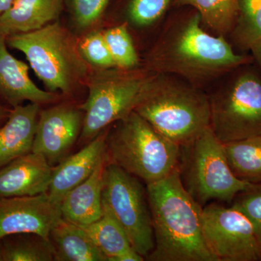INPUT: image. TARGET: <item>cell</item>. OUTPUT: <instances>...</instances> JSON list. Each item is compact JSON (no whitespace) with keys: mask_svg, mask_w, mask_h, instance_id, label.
Returning <instances> with one entry per match:
<instances>
[{"mask_svg":"<svg viewBox=\"0 0 261 261\" xmlns=\"http://www.w3.org/2000/svg\"><path fill=\"white\" fill-rule=\"evenodd\" d=\"M172 8L149 53L146 69L176 75L206 91L228 72L253 63L252 56L233 50L226 37L206 32L197 10Z\"/></svg>","mask_w":261,"mask_h":261,"instance_id":"obj_1","label":"cell"},{"mask_svg":"<svg viewBox=\"0 0 261 261\" xmlns=\"http://www.w3.org/2000/svg\"><path fill=\"white\" fill-rule=\"evenodd\" d=\"M153 226L151 261H218L202 231V207L187 191L178 168L146 185Z\"/></svg>","mask_w":261,"mask_h":261,"instance_id":"obj_2","label":"cell"},{"mask_svg":"<svg viewBox=\"0 0 261 261\" xmlns=\"http://www.w3.org/2000/svg\"><path fill=\"white\" fill-rule=\"evenodd\" d=\"M135 111L180 147L211 126L206 91L166 73H153Z\"/></svg>","mask_w":261,"mask_h":261,"instance_id":"obj_3","label":"cell"},{"mask_svg":"<svg viewBox=\"0 0 261 261\" xmlns=\"http://www.w3.org/2000/svg\"><path fill=\"white\" fill-rule=\"evenodd\" d=\"M116 123L106 137L107 163L116 165L146 185L177 169L180 146L158 132L136 111Z\"/></svg>","mask_w":261,"mask_h":261,"instance_id":"obj_4","label":"cell"},{"mask_svg":"<svg viewBox=\"0 0 261 261\" xmlns=\"http://www.w3.org/2000/svg\"><path fill=\"white\" fill-rule=\"evenodd\" d=\"M252 64L228 72L206 89L210 127L222 143L261 135V75Z\"/></svg>","mask_w":261,"mask_h":261,"instance_id":"obj_5","label":"cell"},{"mask_svg":"<svg viewBox=\"0 0 261 261\" xmlns=\"http://www.w3.org/2000/svg\"><path fill=\"white\" fill-rule=\"evenodd\" d=\"M9 47L23 53L49 92L69 93L85 75L87 67L69 33L58 23L6 38Z\"/></svg>","mask_w":261,"mask_h":261,"instance_id":"obj_6","label":"cell"},{"mask_svg":"<svg viewBox=\"0 0 261 261\" xmlns=\"http://www.w3.org/2000/svg\"><path fill=\"white\" fill-rule=\"evenodd\" d=\"M180 147L178 170L182 184L202 207L212 200L231 202L240 192L252 186L233 174L224 143L211 127Z\"/></svg>","mask_w":261,"mask_h":261,"instance_id":"obj_7","label":"cell"},{"mask_svg":"<svg viewBox=\"0 0 261 261\" xmlns=\"http://www.w3.org/2000/svg\"><path fill=\"white\" fill-rule=\"evenodd\" d=\"M153 73L117 68L95 73L89 81L88 97L80 107L84 111L81 140L90 142L135 111Z\"/></svg>","mask_w":261,"mask_h":261,"instance_id":"obj_8","label":"cell"},{"mask_svg":"<svg viewBox=\"0 0 261 261\" xmlns=\"http://www.w3.org/2000/svg\"><path fill=\"white\" fill-rule=\"evenodd\" d=\"M102 206L126 231L132 247L147 258L154 246L147 188L140 178L107 163L102 185Z\"/></svg>","mask_w":261,"mask_h":261,"instance_id":"obj_9","label":"cell"},{"mask_svg":"<svg viewBox=\"0 0 261 261\" xmlns=\"http://www.w3.org/2000/svg\"><path fill=\"white\" fill-rule=\"evenodd\" d=\"M202 231L218 261H257L261 249L246 216L233 207L208 204L202 208Z\"/></svg>","mask_w":261,"mask_h":261,"instance_id":"obj_10","label":"cell"},{"mask_svg":"<svg viewBox=\"0 0 261 261\" xmlns=\"http://www.w3.org/2000/svg\"><path fill=\"white\" fill-rule=\"evenodd\" d=\"M61 205L47 192L0 197V243L5 237L17 233H34L49 239L51 229L62 218Z\"/></svg>","mask_w":261,"mask_h":261,"instance_id":"obj_11","label":"cell"},{"mask_svg":"<svg viewBox=\"0 0 261 261\" xmlns=\"http://www.w3.org/2000/svg\"><path fill=\"white\" fill-rule=\"evenodd\" d=\"M84 116L69 106H56L39 112L32 152L43 154L51 166L67 157L81 135Z\"/></svg>","mask_w":261,"mask_h":261,"instance_id":"obj_12","label":"cell"},{"mask_svg":"<svg viewBox=\"0 0 261 261\" xmlns=\"http://www.w3.org/2000/svg\"><path fill=\"white\" fill-rule=\"evenodd\" d=\"M53 166L43 154L31 152L0 168V197H27L49 190Z\"/></svg>","mask_w":261,"mask_h":261,"instance_id":"obj_13","label":"cell"},{"mask_svg":"<svg viewBox=\"0 0 261 261\" xmlns=\"http://www.w3.org/2000/svg\"><path fill=\"white\" fill-rule=\"evenodd\" d=\"M6 37L0 34V98L13 108L29 101L47 104L56 99L53 92L37 87L29 74V66L8 50Z\"/></svg>","mask_w":261,"mask_h":261,"instance_id":"obj_14","label":"cell"},{"mask_svg":"<svg viewBox=\"0 0 261 261\" xmlns=\"http://www.w3.org/2000/svg\"><path fill=\"white\" fill-rule=\"evenodd\" d=\"M108 132V130H102L84 148L76 153L67 156L58 166H54L47 191L53 200L61 204L67 192L92 174L105 156Z\"/></svg>","mask_w":261,"mask_h":261,"instance_id":"obj_15","label":"cell"},{"mask_svg":"<svg viewBox=\"0 0 261 261\" xmlns=\"http://www.w3.org/2000/svg\"><path fill=\"white\" fill-rule=\"evenodd\" d=\"M37 103L16 106L0 128V168L32 152L39 118Z\"/></svg>","mask_w":261,"mask_h":261,"instance_id":"obj_16","label":"cell"},{"mask_svg":"<svg viewBox=\"0 0 261 261\" xmlns=\"http://www.w3.org/2000/svg\"><path fill=\"white\" fill-rule=\"evenodd\" d=\"M106 164L105 154L92 174L65 194L61 205L62 218L86 226L102 217L103 176Z\"/></svg>","mask_w":261,"mask_h":261,"instance_id":"obj_17","label":"cell"},{"mask_svg":"<svg viewBox=\"0 0 261 261\" xmlns=\"http://www.w3.org/2000/svg\"><path fill=\"white\" fill-rule=\"evenodd\" d=\"M63 0H14L0 18L5 37L34 32L53 23L61 15Z\"/></svg>","mask_w":261,"mask_h":261,"instance_id":"obj_18","label":"cell"},{"mask_svg":"<svg viewBox=\"0 0 261 261\" xmlns=\"http://www.w3.org/2000/svg\"><path fill=\"white\" fill-rule=\"evenodd\" d=\"M56 261H107L80 225L61 218L49 234Z\"/></svg>","mask_w":261,"mask_h":261,"instance_id":"obj_19","label":"cell"},{"mask_svg":"<svg viewBox=\"0 0 261 261\" xmlns=\"http://www.w3.org/2000/svg\"><path fill=\"white\" fill-rule=\"evenodd\" d=\"M107 261L145 260L132 247L126 231L111 213L103 208L100 219L82 226Z\"/></svg>","mask_w":261,"mask_h":261,"instance_id":"obj_20","label":"cell"},{"mask_svg":"<svg viewBox=\"0 0 261 261\" xmlns=\"http://www.w3.org/2000/svg\"><path fill=\"white\" fill-rule=\"evenodd\" d=\"M186 6L198 12L202 27L221 37H228L238 16L239 0H173L172 8Z\"/></svg>","mask_w":261,"mask_h":261,"instance_id":"obj_21","label":"cell"},{"mask_svg":"<svg viewBox=\"0 0 261 261\" xmlns=\"http://www.w3.org/2000/svg\"><path fill=\"white\" fill-rule=\"evenodd\" d=\"M233 174L251 184L261 183V135L224 144Z\"/></svg>","mask_w":261,"mask_h":261,"instance_id":"obj_22","label":"cell"},{"mask_svg":"<svg viewBox=\"0 0 261 261\" xmlns=\"http://www.w3.org/2000/svg\"><path fill=\"white\" fill-rule=\"evenodd\" d=\"M1 261H53L55 250L50 240L34 233L5 237L0 243Z\"/></svg>","mask_w":261,"mask_h":261,"instance_id":"obj_23","label":"cell"},{"mask_svg":"<svg viewBox=\"0 0 261 261\" xmlns=\"http://www.w3.org/2000/svg\"><path fill=\"white\" fill-rule=\"evenodd\" d=\"M228 37L233 48L243 51L261 41V0H239L238 18Z\"/></svg>","mask_w":261,"mask_h":261,"instance_id":"obj_24","label":"cell"},{"mask_svg":"<svg viewBox=\"0 0 261 261\" xmlns=\"http://www.w3.org/2000/svg\"><path fill=\"white\" fill-rule=\"evenodd\" d=\"M116 68L122 70L137 69L140 59L128 25L123 23L103 32Z\"/></svg>","mask_w":261,"mask_h":261,"instance_id":"obj_25","label":"cell"},{"mask_svg":"<svg viewBox=\"0 0 261 261\" xmlns=\"http://www.w3.org/2000/svg\"><path fill=\"white\" fill-rule=\"evenodd\" d=\"M173 3V0H128L126 23L140 29L155 25L166 18Z\"/></svg>","mask_w":261,"mask_h":261,"instance_id":"obj_26","label":"cell"},{"mask_svg":"<svg viewBox=\"0 0 261 261\" xmlns=\"http://www.w3.org/2000/svg\"><path fill=\"white\" fill-rule=\"evenodd\" d=\"M231 206L249 220L261 249V183L252 184L247 190L240 192Z\"/></svg>","mask_w":261,"mask_h":261,"instance_id":"obj_27","label":"cell"},{"mask_svg":"<svg viewBox=\"0 0 261 261\" xmlns=\"http://www.w3.org/2000/svg\"><path fill=\"white\" fill-rule=\"evenodd\" d=\"M84 60L102 69L116 68L103 33L94 32L84 38L80 44Z\"/></svg>","mask_w":261,"mask_h":261,"instance_id":"obj_28","label":"cell"},{"mask_svg":"<svg viewBox=\"0 0 261 261\" xmlns=\"http://www.w3.org/2000/svg\"><path fill=\"white\" fill-rule=\"evenodd\" d=\"M111 0H71V9L75 23L87 28L97 22Z\"/></svg>","mask_w":261,"mask_h":261,"instance_id":"obj_29","label":"cell"},{"mask_svg":"<svg viewBox=\"0 0 261 261\" xmlns=\"http://www.w3.org/2000/svg\"><path fill=\"white\" fill-rule=\"evenodd\" d=\"M250 51H251V56L253 58L254 61L256 62L261 70V41L254 44Z\"/></svg>","mask_w":261,"mask_h":261,"instance_id":"obj_30","label":"cell"},{"mask_svg":"<svg viewBox=\"0 0 261 261\" xmlns=\"http://www.w3.org/2000/svg\"><path fill=\"white\" fill-rule=\"evenodd\" d=\"M13 2L14 0H0V18L9 9Z\"/></svg>","mask_w":261,"mask_h":261,"instance_id":"obj_31","label":"cell"},{"mask_svg":"<svg viewBox=\"0 0 261 261\" xmlns=\"http://www.w3.org/2000/svg\"><path fill=\"white\" fill-rule=\"evenodd\" d=\"M5 117V111L4 110H3V107H2L1 106H0V122L2 121V120H3V118Z\"/></svg>","mask_w":261,"mask_h":261,"instance_id":"obj_32","label":"cell"}]
</instances>
